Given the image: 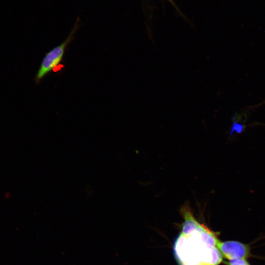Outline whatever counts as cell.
<instances>
[{"label": "cell", "mask_w": 265, "mask_h": 265, "mask_svg": "<svg viewBox=\"0 0 265 265\" xmlns=\"http://www.w3.org/2000/svg\"><path fill=\"white\" fill-rule=\"evenodd\" d=\"M184 222L174 244V253L179 265H218L222 255L216 234L194 217L188 202L180 209Z\"/></svg>", "instance_id": "1"}, {"label": "cell", "mask_w": 265, "mask_h": 265, "mask_svg": "<svg viewBox=\"0 0 265 265\" xmlns=\"http://www.w3.org/2000/svg\"><path fill=\"white\" fill-rule=\"evenodd\" d=\"M76 29V28H74L61 44L46 53L35 78L36 84H38L51 71H54V69L57 70V67L63 58L65 50L72 41Z\"/></svg>", "instance_id": "2"}, {"label": "cell", "mask_w": 265, "mask_h": 265, "mask_svg": "<svg viewBox=\"0 0 265 265\" xmlns=\"http://www.w3.org/2000/svg\"><path fill=\"white\" fill-rule=\"evenodd\" d=\"M218 249L224 256L229 261L245 259L248 254V249L244 244L238 241L219 242Z\"/></svg>", "instance_id": "3"}, {"label": "cell", "mask_w": 265, "mask_h": 265, "mask_svg": "<svg viewBox=\"0 0 265 265\" xmlns=\"http://www.w3.org/2000/svg\"><path fill=\"white\" fill-rule=\"evenodd\" d=\"M243 128L244 127L242 124L234 122L230 135H231L234 131H235L237 133H240L242 132Z\"/></svg>", "instance_id": "4"}, {"label": "cell", "mask_w": 265, "mask_h": 265, "mask_svg": "<svg viewBox=\"0 0 265 265\" xmlns=\"http://www.w3.org/2000/svg\"><path fill=\"white\" fill-rule=\"evenodd\" d=\"M229 265H250L245 259H235L230 260Z\"/></svg>", "instance_id": "5"}, {"label": "cell", "mask_w": 265, "mask_h": 265, "mask_svg": "<svg viewBox=\"0 0 265 265\" xmlns=\"http://www.w3.org/2000/svg\"><path fill=\"white\" fill-rule=\"evenodd\" d=\"M169 2H171L173 5L174 4L173 1H172V0H168Z\"/></svg>", "instance_id": "6"}]
</instances>
